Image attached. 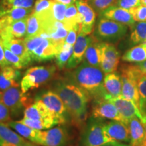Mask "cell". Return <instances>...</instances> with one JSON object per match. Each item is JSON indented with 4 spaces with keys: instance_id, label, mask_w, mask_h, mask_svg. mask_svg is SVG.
<instances>
[{
    "instance_id": "6da1fadb",
    "label": "cell",
    "mask_w": 146,
    "mask_h": 146,
    "mask_svg": "<svg viewBox=\"0 0 146 146\" xmlns=\"http://www.w3.org/2000/svg\"><path fill=\"white\" fill-rule=\"evenodd\" d=\"M64 104L72 123L80 127L83 125L87 116L88 94L74 84L65 81L55 83L54 89Z\"/></svg>"
},
{
    "instance_id": "7a4b0ae2",
    "label": "cell",
    "mask_w": 146,
    "mask_h": 146,
    "mask_svg": "<svg viewBox=\"0 0 146 146\" xmlns=\"http://www.w3.org/2000/svg\"><path fill=\"white\" fill-rule=\"evenodd\" d=\"M104 72L100 67L94 66L83 61L70 74L72 83L83 89L94 100L104 99L106 96L104 87Z\"/></svg>"
},
{
    "instance_id": "3957f363",
    "label": "cell",
    "mask_w": 146,
    "mask_h": 146,
    "mask_svg": "<svg viewBox=\"0 0 146 146\" xmlns=\"http://www.w3.org/2000/svg\"><path fill=\"white\" fill-rule=\"evenodd\" d=\"M143 73L137 64L122 65L120 76L122 79L121 96L131 101L135 107L137 117L142 123H146V118L140 108V98L138 90V81Z\"/></svg>"
},
{
    "instance_id": "277c9868",
    "label": "cell",
    "mask_w": 146,
    "mask_h": 146,
    "mask_svg": "<svg viewBox=\"0 0 146 146\" xmlns=\"http://www.w3.org/2000/svg\"><path fill=\"white\" fill-rule=\"evenodd\" d=\"M24 39L32 61L37 62L54 59L63 46L43 35L25 38Z\"/></svg>"
},
{
    "instance_id": "5b68a950",
    "label": "cell",
    "mask_w": 146,
    "mask_h": 146,
    "mask_svg": "<svg viewBox=\"0 0 146 146\" xmlns=\"http://www.w3.org/2000/svg\"><path fill=\"white\" fill-rule=\"evenodd\" d=\"M56 72L54 65L40 66L29 68L21 81V89L23 94L38 88L52 79Z\"/></svg>"
},
{
    "instance_id": "8992f818",
    "label": "cell",
    "mask_w": 146,
    "mask_h": 146,
    "mask_svg": "<svg viewBox=\"0 0 146 146\" xmlns=\"http://www.w3.org/2000/svg\"><path fill=\"white\" fill-rule=\"evenodd\" d=\"M127 31V25L100 16L94 35L100 42L113 43L123 38Z\"/></svg>"
},
{
    "instance_id": "52a82bcc",
    "label": "cell",
    "mask_w": 146,
    "mask_h": 146,
    "mask_svg": "<svg viewBox=\"0 0 146 146\" xmlns=\"http://www.w3.org/2000/svg\"><path fill=\"white\" fill-rule=\"evenodd\" d=\"M1 101L8 107L10 114L14 116H19L31 104V100L23 94L19 87H12L3 91Z\"/></svg>"
},
{
    "instance_id": "ba28073f",
    "label": "cell",
    "mask_w": 146,
    "mask_h": 146,
    "mask_svg": "<svg viewBox=\"0 0 146 146\" xmlns=\"http://www.w3.org/2000/svg\"><path fill=\"white\" fill-rule=\"evenodd\" d=\"M114 141L106 133L101 119L94 118L89 122L83 135V146H100Z\"/></svg>"
},
{
    "instance_id": "9c48e42d",
    "label": "cell",
    "mask_w": 146,
    "mask_h": 146,
    "mask_svg": "<svg viewBox=\"0 0 146 146\" xmlns=\"http://www.w3.org/2000/svg\"><path fill=\"white\" fill-rule=\"evenodd\" d=\"M68 141L69 134L66 127L60 126L40 131L36 144L43 146H67Z\"/></svg>"
},
{
    "instance_id": "30bf717a",
    "label": "cell",
    "mask_w": 146,
    "mask_h": 146,
    "mask_svg": "<svg viewBox=\"0 0 146 146\" xmlns=\"http://www.w3.org/2000/svg\"><path fill=\"white\" fill-rule=\"evenodd\" d=\"M39 99L43 102L55 117L61 120L63 125L66 123L69 116L68 111L62 100L54 90L45 91Z\"/></svg>"
},
{
    "instance_id": "8fae6325",
    "label": "cell",
    "mask_w": 146,
    "mask_h": 146,
    "mask_svg": "<svg viewBox=\"0 0 146 146\" xmlns=\"http://www.w3.org/2000/svg\"><path fill=\"white\" fill-rule=\"evenodd\" d=\"M92 117L123 122L129 125V122L120 114L114 104L105 99L94 100L92 108Z\"/></svg>"
},
{
    "instance_id": "7c38bea8",
    "label": "cell",
    "mask_w": 146,
    "mask_h": 146,
    "mask_svg": "<svg viewBox=\"0 0 146 146\" xmlns=\"http://www.w3.org/2000/svg\"><path fill=\"white\" fill-rule=\"evenodd\" d=\"M120 53L112 43L101 42L100 68L104 73L116 72L120 62Z\"/></svg>"
},
{
    "instance_id": "4fadbf2b",
    "label": "cell",
    "mask_w": 146,
    "mask_h": 146,
    "mask_svg": "<svg viewBox=\"0 0 146 146\" xmlns=\"http://www.w3.org/2000/svg\"><path fill=\"white\" fill-rule=\"evenodd\" d=\"M75 4L81 19L79 33L89 35L94 31L96 12L89 4L87 0H76Z\"/></svg>"
},
{
    "instance_id": "5bb4252c",
    "label": "cell",
    "mask_w": 146,
    "mask_h": 146,
    "mask_svg": "<svg viewBox=\"0 0 146 146\" xmlns=\"http://www.w3.org/2000/svg\"><path fill=\"white\" fill-rule=\"evenodd\" d=\"M93 35H86L78 33L76 43L73 47V52L66 65L67 69L76 68L84 60L86 50L92 40Z\"/></svg>"
},
{
    "instance_id": "9a60e30c",
    "label": "cell",
    "mask_w": 146,
    "mask_h": 146,
    "mask_svg": "<svg viewBox=\"0 0 146 146\" xmlns=\"http://www.w3.org/2000/svg\"><path fill=\"white\" fill-rule=\"evenodd\" d=\"M0 146H39L12 131L6 123H0Z\"/></svg>"
},
{
    "instance_id": "2e32d148",
    "label": "cell",
    "mask_w": 146,
    "mask_h": 146,
    "mask_svg": "<svg viewBox=\"0 0 146 146\" xmlns=\"http://www.w3.org/2000/svg\"><path fill=\"white\" fill-rule=\"evenodd\" d=\"M24 118L33 120L54 119L58 120L60 125H63L62 121L58 118L55 117L41 100L36 99L33 103L27 107L24 110Z\"/></svg>"
},
{
    "instance_id": "e0dca14e",
    "label": "cell",
    "mask_w": 146,
    "mask_h": 146,
    "mask_svg": "<svg viewBox=\"0 0 146 146\" xmlns=\"http://www.w3.org/2000/svg\"><path fill=\"white\" fill-rule=\"evenodd\" d=\"M104 130L108 135L115 141L119 142H130V130L129 125L118 121L112 120L104 124Z\"/></svg>"
},
{
    "instance_id": "ac0fdd59",
    "label": "cell",
    "mask_w": 146,
    "mask_h": 146,
    "mask_svg": "<svg viewBox=\"0 0 146 146\" xmlns=\"http://www.w3.org/2000/svg\"><path fill=\"white\" fill-rule=\"evenodd\" d=\"M100 16L124 24L129 27H133L135 23L129 10L116 5H113L106 9L100 14Z\"/></svg>"
},
{
    "instance_id": "d6986e66",
    "label": "cell",
    "mask_w": 146,
    "mask_h": 146,
    "mask_svg": "<svg viewBox=\"0 0 146 146\" xmlns=\"http://www.w3.org/2000/svg\"><path fill=\"white\" fill-rule=\"evenodd\" d=\"M130 130V146H146L145 128L137 116L129 120Z\"/></svg>"
},
{
    "instance_id": "ffe728a7",
    "label": "cell",
    "mask_w": 146,
    "mask_h": 146,
    "mask_svg": "<svg viewBox=\"0 0 146 146\" xmlns=\"http://www.w3.org/2000/svg\"><path fill=\"white\" fill-rule=\"evenodd\" d=\"M104 99L114 104L116 108L118 109L120 114L127 121L129 122V120L132 119L133 118L137 116L136 108L135 106L133 105V104L129 100L124 98L123 97L120 96L113 98V97L109 96H106L104 97Z\"/></svg>"
},
{
    "instance_id": "44dd1931",
    "label": "cell",
    "mask_w": 146,
    "mask_h": 146,
    "mask_svg": "<svg viewBox=\"0 0 146 146\" xmlns=\"http://www.w3.org/2000/svg\"><path fill=\"white\" fill-rule=\"evenodd\" d=\"M29 18V17H28ZM18 20L14 22L0 32V37L1 39H21L26 35L27 28V19Z\"/></svg>"
},
{
    "instance_id": "7402d4cb",
    "label": "cell",
    "mask_w": 146,
    "mask_h": 146,
    "mask_svg": "<svg viewBox=\"0 0 146 146\" xmlns=\"http://www.w3.org/2000/svg\"><path fill=\"white\" fill-rule=\"evenodd\" d=\"M21 72L18 69L8 66L0 71V90L5 91L12 87H19L18 83Z\"/></svg>"
},
{
    "instance_id": "603a6c76",
    "label": "cell",
    "mask_w": 146,
    "mask_h": 146,
    "mask_svg": "<svg viewBox=\"0 0 146 146\" xmlns=\"http://www.w3.org/2000/svg\"><path fill=\"white\" fill-rule=\"evenodd\" d=\"M104 87L106 91V96L113 98L121 96L122 79L120 74L116 72L106 74L104 78Z\"/></svg>"
},
{
    "instance_id": "cb8c5ba5",
    "label": "cell",
    "mask_w": 146,
    "mask_h": 146,
    "mask_svg": "<svg viewBox=\"0 0 146 146\" xmlns=\"http://www.w3.org/2000/svg\"><path fill=\"white\" fill-rule=\"evenodd\" d=\"M2 42L3 46L21 58L27 64H30L32 59L27 51L25 39L22 38L21 39H3Z\"/></svg>"
},
{
    "instance_id": "d4e9b609",
    "label": "cell",
    "mask_w": 146,
    "mask_h": 146,
    "mask_svg": "<svg viewBox=\"0 0 146 146\" xmlns=\"http://www.w3.org/2000/svg\"><path fill=\"white\" fill-rule=\"evenodd\" d=\"M33 10V8H15L9 11L0 18V32L14 22L28 18Z\"/></svg>"
},
{
    "instance_id": "484cf974",
    "label": "cell",
    "mask_w": 146,
    "mask_h": 146,
    "mask_svg": "<svg viewBox=\"0 0 146 146\" xmlns=\"http://www.w3.org/2000/svg\"><path fill=\"white\" fill-rule=\"evenodd\" d=\"M83 61L94 66L100 67L101 62V42L93 35L92 40L87 47Z\"/></svg>"
},
{
    "instance_id": "4316f807",
    "label": "cell",
    "mask_w": 146,
    "mask_h": 146,
    "mask_svg": "<svg viewBox=\"0 0 146 146\" xmlns=\"http://www.w3.org/2000/svg\"><path fill=\"white\" fill-rule=\"evenodd\" d=\"M10 128L16 131V133L21 135L22 137L27 139V140H29L33 143H37L38 135L39 133L41 130H37V129H33L28 127V126L24 125V124L20 123L19 121H13L10 120L6 123Z\"/></svg>"
},
{
    "instance_id": "83f0119b",
    "label": "cell",
    "mask_w": 146,
    "mask_h": 146,
    "mask_svg": "<svg viewBox=\"0 0 146 146\" xmlns=\"http://www.w3.org/2000/svg\"><path fill=\"white\" fill-rule=\"evenodd\" d=\"M127 62L139 63L146 60V42L140 43L127 51L122 57Z\"/></svg>"
},
{
    "instance_id": "f1b7e54d",
    "label": "cell",
    "mask_w": 146,
    "mask_h": 146,
    "mask_svg": "<svg viewBox=\"0 0 146 146\" xmlns=\"http://www.w3.org/2000/svg\"><path fill=\"white\" fill-rule=\"evenodd\" d=\"M35 0H1L0 18L15 8H33Z\"/></svg>"
},
{
    "instance_id": "f546056e",
    "label": "cell",
    "mask_w": 146,
    "mask_h": 146,
    "mask_svg": "<svg viewBox=\"0 0 146 146\" xmlns=\"http://www.w3.org/2000/svg\"><path fill=\"white\" fill-rule=\"evenodd\" d=\"M63 23L68 31L76 26H81V16L78 13L76 4L73 3L67 6Z\"/></svg>"
},
{
    "instance_id": "4dcf8cb0",
    "label": "cell",
    "mask_w": 146,
    "mask_h": 146,
    "mask_svg": "<svg viewBox=\"0 0 146 146\" xmlns=\"http://www.w3.org/2000/svg\"><path fill=\"white\" fill-rule=\"evenodd\" d=\"M131 29L130 40L133 44L139 45L146 42V21L135 23Z\"/></svg>"
},
{
    "instance_id": "1f68e13d",
    "label": "cell",
    "mask_w": 146,
    "mask_h": 146,
    "mask_svg": "<svg viewBox=\"0 0 146 146\" xmlns=\"http://www.w3.org/2000/svg\"><path fill=\"white\" fill-rule=\"evenodd\" d=\"M20 123L33 129L37 130H44L49 129L55 125H60V123L56 120L54 119H42V120H33L29 118H23V119L19 120Z\"/></svg>"
},
{
    "instance_id": "d6a6232c",
    "label": "cell",
    "mask_w": 146,
    "mask_h": 146,
    "mask_svg": "<svg viewBox=\"0 0 146 146\" xmlns=\"http://www.w3.org/2000/svg\"><path fill=\"white\" fill-rule=\"evenodd\" d=\"M73 47L74 46L72 45H69L64 43L62 49L56 56V62L58 68L63 69L66 67L68 60L72 56Z\"/></svg>"
},
{
    "instance_id": "836d02e7",
    "label": "cell",
    "mask_w": 146,
    "mask_h": 146,
    "mask_svg": "<svg viewBox=\"0 0 146 146\" xmlns=\"http://www.w3.org/2000/svg\"><path fill=\"white\" fill-rule=\"evenodd\" d=\"M4 51L5 59L8 62L9 66L16 69H18V70L25 68L29 66L21 58L14 54L13 52H12L10 50H8V48L5 47Z\"/></svg>"
},
{
    "instance_id": "e575fe53",
    "label": "cell",
    "mask_w": 146,
    "mask_h": 146,
    "mask_svg": "<svg viewBox=\"0 0 146 146\" xmlns=\"http://www.w3.org/2000/svg\"><path fill=\"white\" fill-rule=\"evenodd\" d=\"M138 90L140 98V108L146 118V75L143 74L138 81Z\"/></svg>"
},
{
    "instance_id": "d590c367",
    "label": "cell",
    "mask_w": 146,
    "mask_h": 146,
    "mask_svg": "<svg viewBox=\"0 0 146 146\" xmlns=\"http://www.w3.org/2000/svg\"><path fill=\"white\" fill-rule=\"evenodd\" d=\"M95 12L100 14L102 12L116 4L117 0H87Z\"/></svg>"
},
{
    "instance_id": "8d00e7d4",
    "label": "cell",
    "mask_w": 146,
    "mask_h": 146,
    "mask_svg": "<svg viewBox=\"0 0 146 146\" xmlns=\"http://www.w3.org/2000/svg\"><path fill=\"white\" fill-rule=\"evenodd\" d=\"M68 5L54 1L52 9H51V16L54 21L64 23V21L65 12Z\"/></svg>"
},
{
    "instance_id": "74e56055",
    "label": "cell",
    "mask_w": 146,
    "mask_h": 146,
    "mask_svg": "<svg viewBox=\"0 0 146 146\" xmlns=\"http://www.w3.org/2000/svg\"><path fill=\"white\" fill-rule=\"evenodd\" d=\"M54 1V0H37L33 12L36 14L47 13L51 10Z\"/></svg>"
},
{
    "instance_id": "f35d334b",
    "label": "cell",
    "mask_w": 146,
    "mask_h": 146,
    "mask_svg": "<svg viewBox=\"0 0 146 146\" xmlns=\"http://www.w3.org/2000/svg\"><path fill=\"white\" fill-rule=\"evenodd\" d=\"M135 22L146 21V5L140 4L139 6L129 10Z\"/></svg>"
},
{
    "instance_id": "ab89813d",
    "label": "cell",
    "mask_w": 146,
    "mask_h": 146,
    "mask_svg": "<svg viewBox=\"0 0 146 146\" xmlns=\"http://www.w3.org/2000/svg\"><path fill=\"white\" fill-rule=\"evenodd\" d=\"M141 4V0H117L115 5L130 10Z\"/></svg>"
},
{
    "instance_id": "60d3db41",
    "label": "cell",
    "mask_w": 146,
    "mask_h": 146,
    "mask_svg": "<svg viewBox=\"0 0 146 146\" xmlns=\"http://www.w3.org/2000/svg\"><path fill=\"white\" fill-rule=\"evenodd\" d=\"M80 28H81V26H76L72 29H70L68 31V35L66 38L65 41L64 43L74 46L76 43V39H77V35L80 31Z\"/></svg>"
},
{
    "instance_id": "b9f144b4",
    "label": "cell",
    "mask_w": 146,
    "mask_h": 146,
    "mask_svg": "<svg viewBox=\"0 0 146 146\" xmlns=\"http://www.w3.org/2000/svg\"><path fill=\"white\" fill-rule=\"evenodd\" d=\"M10 112L8 107L2 101L0 102V123H8L12 120Z\"/></svg>"
},
{
    "instance_id": "7bdbcfd3",
    "label": "cell",
    "mask_w": 146,
    "mask_h": 146,
    "mask_svg": "<svg viewBox=\"0 0 146 146\" xmlns=\"http://www.w3.org/2000/svg\"><path fill=\"white\" fill-rule=\"evenodd\" d=\"M8 66H9V64L5 59L4 46H3L2 40L0 37V67L1 68L3 67Z\"/></svg>"
},
{
    "instance_id": "ee69618b",
    "label": "cell",
    "mask_w": 146,
    "mask_h": 146,
    "mask_svg": "<svg viewBox=\"0 0 146 146\" xmlns=\"http://www.w3.org/2000/svg\"><path fill=\"white\" fill-rule=\"evenodd\" d=\"M100 146H130V145L123 143H121V142H119L117 141H114L112 142H109V143L104 144V145H100Z\"/></svg>"
},
{
    "instance_id": "f6af8a7d",
    "label": "cell",
    "mask_w": 146,
    "mask_h": 146,
    "mask_svg": "<svg viewBox=\"0 0 146 146\" xmlns=\"http://www.w3.org/2000/svg\"><path fill=\"white\" fill-rule=\"evenodd\" d=\"M136 64L137 65V66L139 68L140 70H141V72L146 75V60L143 62H141L137 63Z\"/></svg>"
},
{
    "instance_id": "bcb514c9",
    "label": "cell",
    "mask_w": 146,
    "mask_h": 146,
    "mask_svg": "<svg viewBox=\"0 0 146 146\" xmlns=\"http://www.w3.org/2000/svg\"><path fill=\"white\" fill-rule=\"evenodd\" d=\"M56 2L63 3V4L66 5H70L71 4H73L76 2V0H54Z\"/></svg>"
},
{
    "instance_id": "7dc6e473",
    "label": "cell",
    "mask_w": 146,
    "mask_h": 146,
    "mask_svg": "<svg viewBox=\"0 0 146 146\" xmlns=\"http://www.w3.org/2000/svg\"><path fill=\"white\" fill-rule=\"evenodd\" d=\"M141 3L146 5V0H141Z\"/></svg>"
},
{
    "instance_id": "c3c4849f",
    "label": "cell",
    "mask_w": 146,
    "mask_h": 146,
    "mask_svg": "<svg viewBox=\"0 0 146 146\" xmlns=\"http://www.w3.org/2000/svg\"><path fill=\"white\" fill-rule=\"evenodd\" d=\"M2 94H3V93L0 91V102L1 101V99H2Z\"/></svg>"
},
{
    "instance_id": "681fc988",
    "label": "cell",
    "mask_w": 146,
    "mask_h": 146,
    "mask_svg": "<svg viewBox=\"0 0 146 146\" xmlns=\"http://www.w3.org/2000/svg\"><path fill=\"white\" fill-rule=\"evenodd\" d=\"M144 128H145V136H146V123L145 124H143Z\"/></svg>"
},
{
    "instance_id": "f907efd6",
    "label": "cell",
    "mask_w": 146,
    "mask_h": 146,
    "mask_svg": "<svg viewBox=\"0 0 146 146\" xmlns=\"http://www.w3.org/2000/svg\"><path fill=\"white\" fill-rule=\"evenodd\" d=\"M0 71H1V70H0Z\"/></svg>"
}]
</instances>
